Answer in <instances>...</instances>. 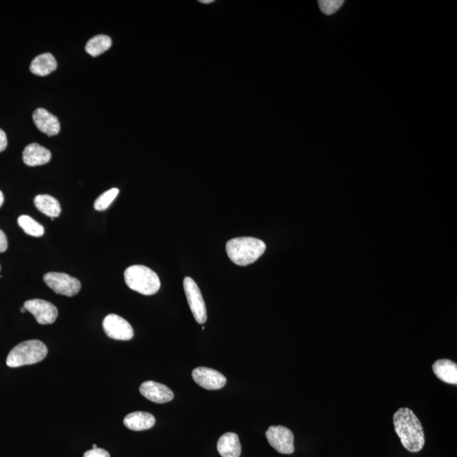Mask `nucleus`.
Segmentation results:
<instances>
[{
	"instance_id": "9",
	"label": "nucleus",
	"mask_w": 457,
	"mask_h": 457,
	"mask_svg": "<svg viewBox=\"0 0 457 457\" xmlns=\"http://www.w3.org/2000/svg\"><path fill=\"white\" fill-rule=\"evenodd\" d=\"M103 329L107 336L118 341H130L134 336L131 325L125 318L116 314L106 316L103 322Z\"/></svg>"
},
{
	"instance_id": "8",
	"label": "nucleus",
	"mask_w": 457,
	"mask_h": 457,
	"mask_svg": "<svg viewBox=\"0 0 457 457\" xmlns=\"http://www.w3.org/2000/svg\"><path fill=\"white\" fill-rule=\"evenodd\" d=\"M26 310L34 316L40 325L54 324L59 315L57 307L54 304L41 299L27 301L24 303Z\"/></svg>"
},
{
	"instance_id": "27",
	"label": "nucleus",
	"mask_w": 457,
	"mask_h": 457,
	"mask_svg": "<svg viewBox=\"0 0 457 457\" xmlns=\"http://www.w3.org/2000/svg\"><path fill=\"white\" fill-rule=\"evenodd\" d=\"M200 2L202 3H213L214 0H201Z\"/></svg>"
},
{
	"instance_id": "11",
	"label": "nucleus",
	"mask_w": 457,
	"mask_h": 457,
	"mask_svg": "<svg viewBox=\"0 0 457 457\" xmlns=\"http://www.w3.org/2000/svg\"><path fill=\"white\" fill-rule=\"evenodd\" d=\"M140 392L145 398L155 403H166L174 398V393L166 385L154 381H146L140 386Z\"/></svg>"
},
{
	"instance_id": "24",
	"label": "nucleus",
	"mask_w": 457,
	"mask_h": 457,
	"mask_svg": "<svg viewBox=\"0 0 457 457\" xmlns=\"http://www.w3.org/2000/svg\"><path fill=\"white\" fill-rule=\"evenodd\" d=\"M7 248H8V241H7L6 234L0 230V254L5 252Z\"/></svg>"
},
{
	"instance_id": "4",
	"label": "nucleus",
	"mask_w": 457,
	"mask_h": 457,
	"mask_svg": "<svg viewBox=\"0 0 457 457\" xmlns=\"http://www.w3.org/2000/svg\"><path fill=\"white\" fill-rule=\"evenodd\" d=\"M47 354L48 348L42 341H27L17 345L10 352L6 364L10 367L32 365L43 361Z\"/></svg>"
},
{
	"instance_id": "3",
	"label": "nucleus",
	"mask_w": 457,
	"mask_h": 457,
	"mask_svg": "<svg viewBox=\"0 0 457 457\" xmlns=\"http://www.w3.org/2000/svg\"><path fill=\"white\" fill-rule=\"evenodd\" d=\"M125 281L130 289L145 296L156 294L161 285L158 274L143 265L128 267L125 271Z\"/></svg>"
},
{
	"instance_id": "12",
	"label": "nucleus",
	"mask_w": 457,
	"mask_h": 457,
	"mask_svg": "<svg viewBox=\"0 0 457 457\" xmlns=\"http://www.w3.org/2000/svg\"><path fill=\"white\" fill-rule=\"evenodd\" d=\"M32 119L37 128L48 136L57 135L61 131L58 118L43 108H39L33 112Z\"/></svg>"
},
{
	"instance_id": "17",
	"label": "nucleus",
	"mask_w": 457,
	"mask_h": 457,
	"mask_svg": "<svg viewBox=\"0 0 457 457\" xmlns=\"http://www.w3.org/2000/svg\"><path fill=\"white\" fill-rule=\"evenodd\" d=\"M57 61L54 55L45 53L39 55L33 59L30 65V70L34 75L45 77L50 75L57 69Z\"/></svg>"
},
{
	"instance_id": "7",
	"label": "nucleus",
	"mask_w": 457,
	"mask_h": 457,
	"mask_svg": "<svg viewBox=\"0 0 457 457\" xmlns=\"http://www.w3.org/2000/svg\"><path fill=\"white\" fill-rule=\"evenodd\" d=\"M269 444L281 454L290 455L295 451L294 434L284 426H271L266 431Z\"/></svg>"
},
{
	"instance_id": "28",
	"label": "nucleus",
	"mask_w": 457,
	"mask_h": 457,
	"mask_svg": "<svg viewBox=\"0 0 457 457\" xmlns=\"http://www.w3.org/2000/svg\"><path fill=\"white\" fill-rule=\"evenodd\" d=\"M26 311H27V310H26V308H25L24 307H22L21 308V313H25Z\"/></svg>"
},
{
	"instance_id": "21",
	"label": "nucleus",
	"mask_w": 457,
	"mask_h": 457,
	"mask_svg": "<svg viewBox=\"0 0 457 457\" xmlns=\"http://www.w3.org/2000/svg\"><path fill=\"white\" fill-rule=\"evenodd\" d=\"M120 192L118 188H112L110 190L103 192V194L99 196L94 203V209L97 211H103L108 209L113 201L116 199V196Z\"/></svg>"
},
{
	"instance_id": "14",
	"label": "nucleus",
	"mask_w": 457,
	"mask_h": 457,
	"mask_svg": "<svg viewBox=\"0 0 457 457\" xmlns=\"http://www.w3.org/2000/svg\"><path fill=\"white\" fill-rule=\"evenodd\" d=\"M438 380L449 385H457V364L449 359L437 360L432 366Z\"/></svg>"
},
{
	"instance_id": "19",
	"label": "nucleus",
	"mask_w": 457,
	"mask_h": 457,
	"mask_svg": "<svg viewBox=\"0 0 457 457\" xmlns=\"http://www.w3.org/2000/svg\"><path fill=\"white\" fill-rule=\"evenodd\" d=\"M111 45H112V40H111L109 36L98 35L88 41L85 50L92 57H97L105 53V51L109 50Z\"/></svg>"
},
{
	"instance_id": "25",
	"label": "nucleus",
	"mask_w": 457,
	"mask_h": 457,
	"mask_svg": "<svg viewBox=\"0 0 457 457\" xmlns=\"http://www.w3.org/2000/svg\"><path fill=\"white\" fill-rule=\"evenodd\" d=\"M7 144H8V141H7L6 134L2 129H0V152L6 150Z\"/></svg>"
},
{
	"instance_id": "10",
	"label": "nucleus",
	"mask_w": 457,
	"mask_h": 457,
	"mask_svg": "<svg viewBox=\"0 0 457 457\" xmlns=\"http://www.w3.org/2000/svg\"><path fill=\"white\" fill-rule=\"evenodd\" d=\"M192 378L201 387L210 391L222 389L226 384V378L217 370L206 367H196L192 372Z\"/></svg>"
},
{
	"instance_id": "30",
	"label": "nucleus",
	"mask_w": 457,
	"mask_h": 457,
	"mask_svg": "<svg viewBox=\"0 0 457 457\" xmlns=\"http://www.w3.org/2000/svg\"><path fill=\"white\" fill-rule=\"evenodd\" d=\"M0 270H1V265H0Z\"/></svg>"
},
{
	"instance_id": "18",
	"label": "nucleus",
	"mask_w": 457,
	"mask_h": 457,
	"mask_svg": "<svg viewBox=\"0 0 457 457\" xmlns=\"http://www.w3.org/2000/svg\"><path fill=\"white\" fill-rule=\"evenodd\" d=\"M34 204L41 213L50 218H57L61 213V207L59 201L50 195H38L35 196Z\"/></svg>"
},
{
	"instance_id": "16",
	"label": "nucleus",
	"mask_w": 457,
	"mask_h": 457,
	"mask_svg": "<svg viewBox=\"0 0 457 457\" xmlns=\"http://www.w3.org/2000/svg\"><path fill=\"white\" fill-rule=\"evenodd\" d=\"M154 415L145 412H134L124 418L126 428L133 431H143L152 428L155 425Z\"/></svg>"
},
{
	"instance_id": "26",
	"label": "nucleus",
	"mask_w": 457,
	"mask_h": 457,
	"mask_svg": "<svg viewBox=\"0 0 457 457\" xmlns=\"http://www.w3.org/2000/svg\"><path fill=\"white\" fill-rule=\"evenodd\" d=\"M3 201H5V196H3V192L0 191V207H2Z\"/></svg>"
},
{
	"instance_id": "5",
	"label": "nucleus",
	"mask_w": 457,
	"mask_h": 457,
	"mask_svg": "<svg viewBox=\"0 0 457 457\" xmlns=\"http://www.w3.org/2000/svg\"><path fill=\"white\" fill-rule=\"evenodd\" d=\"M43 281L59 295L72 297L81 291V282L77 278L64 273L50 272L43 276Z\"/></svg>"
},
{
	"instance_id": "2",
	"label": "nucleus",
	"mask_w": 457,
	"mask_h": 457,
	"mask_svg": "<svg viewBox=\"0 0 457 457\" xmlns=\"http://www.w3.org/2000/svg\"><path fill=\"white\" fill-rule=\"evenodd\" d=\"M265 250V243L254 237H238L226 243L228 257L239 266H247L257 261Z\"/></svg>"
},
{
	"instance_id": "29",
	"label": "nucleus",
	"mask_w": 457,
	"mask_h": 457,
	"mask_svg": "<svg viewBox=\"0 0 457 457\" xmlns=\"http://www.w3.org/2000/svg\"><path fill=\"white\" fill-rule=\"evenodd\" d=\"M97 448H99V447H97V445H92V449H97Z\"/></svg>"
},
{
	"instance_id": "1",
	"label": "nucleus",
	"mask_w": 457,
	"mask_h": 457,
	"mask_svg": "<svg viewBox=\"0 0 457 457\" xmlns=\"http://www.w3.org/2000/svg\"><path fill=\"white\" fill-rule=\"evenodd\" d=\"M396 433L405 449L412 453L422 451L425 445V434L422 423L410 408L403 407L393 416Z\"/></svg>"
},
{
	"instance_id": "23",
	"label": "nucleus",
	"mask_w": 457,
	"mask_h": 457,
	"mask_svg": "<svg viewBox=\"0 0 457 457\" xmlns=\"http://www.w3.org/2000/svg\"><path fill=\"white\" fill-rule=\"evenodd\" d=\"M83 457H110V455L105 449L97 448L85 452Z\"/></svg>"
},
{
	"instance_id": "6",
	"label": "nucleus",
	"mask_w": 457,
	"mask_h": 457,
	"mask_svg": "<svg viewBox=\"0 0 457 457\" xmlns=\"http://www.w3.org/2000/svg\"><path fill=\"white\" fill-rule=\"evenodd\" d=\"M183 285L189 307L196 321L200 325L204 324L207 321L206 305L198 285L192 278L185 277Z\"/></svg>"
},
{
	"instance_id": "22",
	"label": "nucleus",
	"mask_w": 457,
	"mask_h": 457,
	"mask_svg": "<svg viewBox=\"0 0 457 457\" xmlns=\"http://www.w3.org/2000/svg\"><path fill=\"white\" fill-rule=\"evenodd\" d=\"M343 0H319L318 6L323 13L330 16L336 12L343 6Z\"/></svg>"
},
{
	"instance_id": "20",
	"label": "nucleus",
	"mask_w": 457,
	"mask_h": 457,
	"mask_svg": "<svg viewBox=\"0 0 457 457\" xmlns=\"http://www.w3.org/2000/svg\"><path fill=\"white\" fill-rule=\"evenodd\" d=\"M17 221L20 227L23 230L24 232L28 234V236L40 237L44 234L43 226L40 225L39 222H37L35 219L28 216V215H21V216L18 218Z\"/></svg>"
},
{
	"instance_id": "13",
	"label": "nucleus",
	"mask_w": 457,
	"mask_h": 457,
	"mask_svg": "<svg viewBox=\"0 0 457 457\" xmlns=\"http://www.w3.org/2000/svg\"><path fill=\"white\" fill-rule=\"evenodd\" d=\"M23 161L31 167L45 165L51 161V152L38 143L29 144L23 151Z\"/></svg>"
},
{
	"instance_id": "15",
	"label": "nucleus",
	"mask_w": 457,
	"mask_h": 457,
	"mask_svg": "<svg viewBox=\"0 0 457 457\" xmlns=\"http://www.w3.org/2000/svg\"><path fill=\"white\" fill-rule=\"evenodd\" d=\"M217 449L222 457H240L241 445L238 436L235 433H225L219 438Z\"/></svg>"
}]
</instances>
